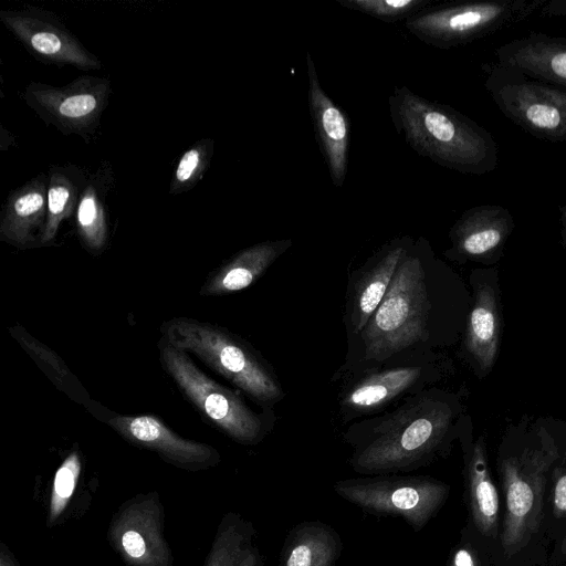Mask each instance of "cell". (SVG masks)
<instances>
[{"instance_id":"cell-14","label":"cell","mask_w":566,"mask_h":566,"mask_svg":"<svg viewBox=\"0 0 566 566\" xmlns=\"http://www.w3.org/2000/svg\"><path fill=\"white\" fill-rule=\"evenodd\" d=\"M496 62L566 90V38L530 31L495 50Z\"/></svg>"},{"instance_id":"cell-1","label":"cell","mask_w":566,"mask_h":566,"mask_svg":"<svg viewBox=\"0 0 566 566\" xmlns=\"http://www.w3.org/2000/svg\"><path fill=\"white\" fill-rule=\"evenodd\" d=\"M388 103L394 127L419 156L467 175L496 169L492 134L452 106L429 101L406 85L395 86Z\"/></svg>"},{"instance_id":"cell-8","label":"cell","mask_w":566,"mask_h":566,"mask_svg":"<svg viewBox=\"0 0 566 566\" xmlns=\"http://www.w3.org/2000/svg\"><path fill=\"white\" fill-rule=\"evenodd\" d=\"M426 286L421 262L408 250L378 308L363 329L369 358H387L422 338Z\"/></svg>"},{"instance_id":"cell-16","label":"cell","mask_w":566,"mask_h":566,"mask_svg":"<svg viewBox=\"0 0 566 566\" xmlns=\"http://www.w3.org/2000/svg\"><path fill=\"white\" fill-rule=\"evenodd\" d=\"M514 229L510 211L500 205H480L465 210L450 230L452 251L465 258L495 254Z\"/></svg>"},{"instance_id":"cell-15","label":"cell","mask_w":566,"mask_h":566,"mask_svg":"<svg viewBox=\"0 0 566 566\" xmlns=\"http://www.w3.org/2000/svg\"><path fill=\"white\" fill-rule=\"evenodd\" d=\"M464 478L469 509L468 522L491 549L495 560L502 522L501 503L482 440L476 441L468 454Z\"/></svg>"},{"instance_id":"cell-7","label":"cell","mask_w":566,"mask_h":566,"mask_svg":"<svg viewBox=\"0 0 566 566\" xmlns=\"http://www.w3.org/2000/svg\"><path fill=\"white\" fill-rule=\"evenodd\" d=\"M484 86L501 113L535 138L566 142V90L497 62L482 66Z\"/></svg>"},{"instance_id":"cell-27","label":"cell","mask_w":566,"mask_h":566,"mask_svg":"<svg viewBox=\"0 0 566 566\" xmlns=\"http://www.w3.org/2000/svg\"><path fill=\"white\" fill-rule=\"evenodd\" d=\"M96 206L92 197H85L78 208V221L86 234L95 242Z\"/></svg>"},{"instance_id":"cell-24","label":"cell","mask_w":566,"mask_h":566,"mask_svg":"<svg viewBox=\"0 0 566 566\" xmlns=\"http://www.w3.org/2000/svg\"><path fill=\"white\" fill-rule=\"evenodd\" d=\"M557 461L551 472L547 497L546 534L549 543L566 528V459L560 463Z\"/></svg>"},{"instance_id":"cell-26","label":"cell","mask_w":566,"mask_h":566,"mask_svg":"<svg viewBox=\"0 0 566 566\" xmlns=\"http://www.w3.org/2000/svg\"><path fill=\"white\" fill-rule=\"evenodd\" d=\"M95 106L96 99L94 96L81 94L64 99L60 106V112L67 117H78L91 113Z\"/></svg>"},{"instance_id":"cell-9","label":"cell","mask_w":566,"mask_h":566,"mask_svg":"<svg viewBox=\"0 0 566 566\" xmlns=\"http://www.w3.org/2000/svg\"><path fill=\"white\" fill-rule=\"evenodd\" d=\"M160 359L184 395L220 430L243 444H254L262 439L260 417L234 392L202 373L186 352L165 340Z\"/></svg>"},{"instance_id":"cell-5","label":"cell","mask_w":566,"mask_h":566,"mask_svg":"<svg viewBox=\"0 0 566 566\" xmlns=\"http://www.w3.org/2000/svg\"><path fill=\"white\" fill-rule=\"evenodd\" d=\"M548 0H482L423 9L405 21L408 31L428 45H467L527 20Z\"/></svg>"},{"instance_id":"cell-36","label":"cell","mask_w":566,"mask_h":566,"mask_svg":"<svg viewBox=\"0 0 566 566\" xmlns=\"http://www.w3.org/2000/svg\"><path fill=\"white\" fill-rule=\"evenodd\" d=\"M562 213V224H563V239L566 242V203L559 207Z\"/></svg>"},{"instance_id":"cell-21","label":"cell","mask_w":566,"mask_h":566,"mask_svg":"<svg viewBox=\"0 0 566 566\" xmlns=\"http://www.w3.org/2000/svg\"><path fill=\"white\" fill-rule=\"evenodd\" d=\"M499 321L496 301L489 285L481 286L470 313L467 346L483 369L492 366L497 350Z\"/></svg>"},{"instance_id":"cell-3","label":"cell","mask_w":566,"mask_h":566,"mask_svg":"<svg viewBox=\"0 0 566 566\" xmlns=\"http://www.w3.org/2000/svg\"><path fill=\"white\" fill-rule=\"evenodd\" d=\"M451 416L443 403L424 397L412 400L357 443L349 464L363 475L394 474L423 467L440 450Z\"/></svg>"},{"instance_id":"cell-2","label":"cell","mask_w":566,"mask_h":566,"mask_svg":"<svg viewBox=\"0 0 566 566\" xmlns=\"http://www.w3.org/2000/svg\"><path fill=\"white\" fill-rule=\"evenodd\" d=\"M559 459L555 443L505 455L500 461L503 517L495 566L546 564V534L551 472Z\"/></svg>"},{"instance_id":"cell-37","label":"cell","mask_w":566,"mask_h":566,"mask_svg":"<svg viewBox=\"0 0 566 566\" xmlns=\"http://www.w3.org/2000/svg\"><path fill=\"white\" fill-rule=\"evenodd\" d=\"M560 566H566V564H564V565H560Z\"/></svg>"},{"instance_id":"cell-12","label":"cell","mask_w":566,"mask_h":566,"mask_svg":"<svg viewBox=\"0 0 566 566\" xmlns=\"http://www.w3.org/2000/svg\"><path fill=\"white\" fill-rule=\"evenodd\" d=\"M305 60L308 80V108L315 137L327 165L331 180L335 187L339 188L347 174L350 122L342 108L323 90L310 52L306 53Z\"/></svg>"},{"instance_id":"cell-35","label":"cell","mask_w":566,"mask_h":566,"mask_svg":"<svg viewBox=\"0 0 566 566\" xmlns=\"http://www.w3.org/2000/svg\"><path fill=\"white\" fill-rule=\"evenodd\" d=\"M0 566H21L15 555L4 543H0Z\"/></svg>"},{"instance_id":"cell-19","label":"cell","mask_w":566,"mask_h":566,"mask_svg":"<svg viewBox=\"0 0 566 566\" xmlns=\"http://www.w3.org/2000/svg\"><path fill=\"white\" fill-rule=\"evenodd\" d=\"M405 239L385 247L373 266L364 273L355 289L353 321L356 332H363L382 301L396 270L407 252Z\"/></svg>"},{"instance_id":"cell-28","label":"cell","mask_w":566,"mask_h":566,"mask_svg":"<svg viewBox=\"0 0 566 566\" xmlns=\"http://www.w3.org/2000/svg\"><path fill=\"white\" fill-rule=\"evenodd\" d=\"M43 206V197L38 192L21 196L14 203L15 213L29 217L38 212Z\"/></svg>"},{"instance_id":"cell-20","label":"cell","mask_w":566,"mask_h":566,"mask_svg":"<svg viewBox=\"0 0 566 566\" xmlns=\"http://www.w3.org/2000/svg\"><path fill=\"white\" fill-rule=\"evenodd\" d=\"M420 376L419 368H395L370 375L357 382L346 394L343 406L355 412H370L386 405L409 387Z\"/></svg>"},{"instance_id":"cell-10","label":"cell","mask_w":566,"mask_h":566,"mask_svg":"<svg viewBox=\"0 0 566 566\" xmlns=\"http://www.w3.org/2000/svg\"><path fill=\"white\" fill-rule=\"evenodd\" d=\"M165 509L157 491L138 493L113 513L107 542L127 566H175L165 537Z\"/></svg>"},{"instance_id":"cell-6","label":"cell","mask_w":566,"mask_h":566,"mask_svg":"<svg viewBox=\"0 0 566 566\" xmlns=\"http://www.w3.org/2000/svg\"><path fill=\"white\" fill-rule=\"evenodd\" d=\"M333 490L364 512L400 517L420 532L446 504L451 488L426 475L379 474L339 480Z\"/></svg>"},{"instance_id":"cell-23","label":"cell","mask_w":566,"mask_h":566,"mask_svg":"<svg viewBox=\"0 0 566 566\" xmlns=\"http://www.w3.org/2000/svg\"><path fill=\"white\" fill-rule=\"evenodd\" d=\"M432 0H336L346 9L385 22H397L427 8Z\"/></svg>"},{"instance_id":"cell-33","label":"cell","mask_w":566,"mask_h":566,"mask_svg":"<svg viewBox=\"0 0 566 566\" xmlns=\"http://www.w3.org/2000/svg\"><path fill=\"white\" fill-rule=\"evenodd\" d=\"M538 13L542 18H566V0H548Z\"/></svg>"},{"instance_id":"cell-13","label":"cell","mask_w":566,"mask_h":566,"mask_svg":"<svg viewBox=\"0 0 566 566\" xmlns=\"http://www.w3.org/2000/svg\"><path fill=\"white\" fill-rule=\"evenodd\" d=\"M97 480L84 475L82 453L74 449L55 470L44 491V523L49 528L65 525L84 516L96 494Z\"/></svg>"},{"instance_id":"cell-29","label":"cell","mask_w":566,"mask_h":566,"mask_svg":"<svg viewBox=\"0 0 566 566\" xmlns=\"http://www.w3.org/2000/svg\"><path fill=\"white\" fill-rule=\"evenodd\" d=\"M32 46L40 53L54 54L61 49L60 39L49 32H39L31 38Z\"/></svg>"},{"instance_id":"cell-18","label":"cell","mask_w":566,"mask_h":566,"mask_svg":"<svg viewBox=\"0 0 566 566\" xmlns=\"http://www.w3.org/2000/svg\"><path fill=\"white\" fill-rule=\"evenodd\" d=\"M291 244L286 239L265 241L242 251L207 279L200 294L226 295L249 287Z\"/></svg>"},{"instance_id":"cell-31","label":"cell","mask_w":566,"mask_h":566,"mask_svg":"<svg viewBox=\"0 0 566 566\" xmlns=\"http://www.w3.org/2000/svg\"><path fill=\"white\" fill-rule=\"evenodd\" d=\"M554 547L548 555L546 566H560L566 564V528L554 541Z\"/></svg>"},{"instance_id":"cell-22","label":"cell","mask_w":566,"mask_h":566,"mask_svg":"<svg viewBox=\"0 0 566 566\" xmlns=\"http://www.w3.org/2000/svg\"><path fill=\"white\" fill-rule=\"evenodd\" d=\"M255 535L252 522L237 512L226 513L202 566H239L247 548L254 544Z\"/></svg>"},{"instance_id":"cell-34","label":"cell","mask_w":566,"mask_h":566,"mask_svg":"<svg viewBox=\"0 0 566 566\" xmlns=\"http://www.w3.org/2000/svg\"><path fill=\"white\" fill-rule=\"evenodd\" d=\"M239 566H265L263 556L254 544L247 548Z\"/></svg>"},{"instance_id":"cell-4","label":"cell","mask_w":566,"mask_h":566,"mask_svg":"<svg viewBox=\"0 0 566 566\" xmlns=\"http://www.w3.org/2000/svg\"><path fill=\"white\" fill-rule=\"evenodd\" d=\"M164 340L192 353L260 403L283 397L274 375L243 342L228 331L206 322L177 317L161 327Z\"/></svg>"},{"instance_id":"cell-25","label":"cell","mask_w":566,"mask_h":566,"mask_svg":"<svg viewBox=\"0 0 566 566\" xmlns=\"http://www.w3.org/2000/svg\"><path fill=\"white\" fill-rule=\"evenodd\" d=\"M448 566H495L491 549L469 522L451 551Z\"/></svg>"},{"instance_id":"cell-17","label":"cell","mask_w":566,"mask_h":566,"mask_svg":"<svg viewBox=\"0 0 566 566\" xmlns=\"http://www.w3.org/2000/svg\"><path fill=\"white\" fill-rule=\"evenodd\" d=\"M344 548L338 532L322 521H304L286 534L280 566H335Z\"/></svg>"},{"instance_id":"cell-32","label":"cell","mask_w":566,"mask_h":566,"mask_svg":"<svg viewBox=\"0 0 566 566\" xmlns=\"http://www.w3.org/2000/svg\"><path fill=\"white\" fill-rule=\"evenodd\" d=\"M69 190L64 187H53L49 191V209L52 214L62 212L67 199Z\"/></svg>"},{"instance_id":"cell-30","label":"cell","mask_w":566,"mask_h":566,"mask_svg":"<svg viewBox=\"0 0 566 566\" xmlns=\"http://www.w3.org/2000/svg\"><path fill=\"white\" fill-rule=\"evenodd\" d=\"M198 161H199V155H198L197 150L191 149V150L187 151L182 156V158L178 165V168L176 171L177 179L180 181L187 180L195 171V169L198 165Z\"/></svg>"},{"instance_id":"cell-11","label":"cell","mask_w":566,"mask_h":566,"mask_svg":"<svg viewBox=\"0 0 566 566\" xmlns=\"http://www.w3.org/2000/svg\"><path fill=\"white\" fill-rule=\"evenodd\" d=\"M107 423L132 444L150 450L182 470H207L221 460L213 447L180 437L153 416L117 415L107 419Z\"/></svg>"}]
</instances>
